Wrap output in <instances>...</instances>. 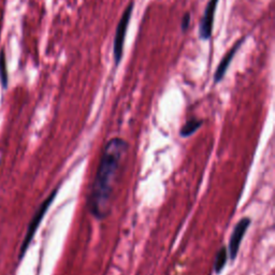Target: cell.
<instances>
[{"label":"cell","instance_id":"1","mask_svg":"<svg viewBox=\"0 0 275 275\" xmlns=\"http://www.w3.org/2000/svg\"><path fill=\"white\" fill-rule=\"evenodd\" d=\"M127 152L128 143L122 138H112L103 146L88 197L89 212L99 220L104 219L111 212L114 189Z\"/></svg>","mask_w":275,"mask_h":275},{"label":"cell","instance_id":"2","mask_svg":"<svg viewBox=\"0 0 275 275\" xmlns=\"http://www.w3.org/2000/svg\"><path fill=\"white\" fill-rule=\"evenodd\" d=\"M57 193H58V187L53 190V192L49 195V197L43 201V202L41 203L39 209L36 211L35 215L33 216V218H31L30 223L28 225V229H27V232L25 235V238H24V241L22 243V246H20L19 259H22L25 256V254H26V251H27V249H28V247L30 245L31 241H33V239H34V237L36 235V232H37V230H38V228H39V226L41 224L42 219H43V217L45 216L48 210L50 209V207L53 203V201L55 200V198L57 196Z\"/></svg>","mask_w":275,"mask_h":275},{"label":"cell","instance_id":"3","mask_svg":"<svg viewBox=\"0 0 275 275\" xmlns=\"http://www.w3.org/2000/svg\"><path fill=\"white\" fill-rule=\"evenodd\" d=\"M133 8H134V4L132 2L126 7L125 11L122 14L120 22L118 24V28H116V31H115V37H114V42H113V57H114V62L116 67L120 65L123 59L126 35H127V30H128L132 12H133Z\"/></svg>","mask_w":275,"mask_h":275},{"label":"cell","instance_id":"4","mask_svg":"<svg viewBox=\"0 0 275 275\" xmlns=\"http://www.w3.org/2000/svg\"><path fill=\"white\" fill-rule=\"evenodd\" d=\"M251 220L249 217H243L238 221V224L235 226L234 231H232L230 240H229V245H228V255L231 260H235L239 254L241 242L244 239V236L246 234V231L248 227L250 226Z\"/></svg>","mask_w":275,"mask_h":275},{"label":"cell","instance_id":"5","mask_svg":"<svg viewBox=\"0 0 275 275\" xmlns=\"http://www.w3.org/2000/svg\"><path fill=\"white\" fill-rule=\"evenodd\" d=\"M219 0H210L208 3L202 18H201L199 26V38L203 41L209 40L212 37L213 25H214V16L216 12V8Z\"/></svg>","mask_w":275,"mask_h":275},{"label":"cell","instance_id":"6","mask_svg":"<svg viewBox=\"0 0 275 275\" xmlns=\"http://www.w3.org/2000/svg\"><path fill=\"white\" fill-rule=\"evenodd\" d=\"M245 39H246V37H242L241 39H239L236 42V44L229 50V52L223 57V59L220 60L219 65H218V67H217V69H216V71L214 73V83L215 84H218L219 82H221L224 80L226 73H227V71L229 69L230 63L232 62V59L235 58L238 50L242 47L243 43H244Z\"/></svg>","mask_w":275,"mask_h":275},{"label":"cell","instance_id":"7","mask_svg":"<svg viewBox=\"0 0 275 275\" xmlns=\"http://www.w3.org/2000/svg\"><path fill=\"white\" fill-rule=\"evenodd\" d=\"M203 125V121L199 120V119H190L188 120L179 130V135L183 138H187L189 135L194 134L198 129L201 128V126Z\"/></svg>","mask_w":275,"mask_h":275},{"label":"cell","instance_id":"8","mask_svg":"<svg viewBox=\"0 0 275 275\" xmlns=\"http://www.w3.org/2000/svg\"><path fill=\"white\" fill-rule=\"evenodd\" d=\"M228 256H229L228 249L225 246L220 247V249L216 253L215 260H214V271L216 274H220L221 272H223L224 268L226 267V264H227Z\"/></svg>","mask_w":275,"mask_h":275},{"label":"cell","instance_id":"9","mask_svg":"<svg viewBox=\"0 0 275 275\" xmlns=\"http://www.w3.org/2000/svg\"><path fill=\"white\" fill-rule=\"evenodd\" d=\"M0 79H2L3 86L6 88L8 85V70H7V61L5 52L3 51L0 54Z\"/></svg>","mask_w":275,"mask_h":275},{"label":"cell","instance_id":"10","mask_svg":"<svg viewBox=\"0 0 275 275\" xmlns=\"http://www.w3.org/2000/svg\"><path fill=\"white\" fill-rule=\"evenodd\" d=\"M190 20H192V17H190V13L189 12L185 13V15L182 18V22H181V29H182L183 33H186V31L188 30L189 25H190Z\"/></svg>","mask_w":275,"mask_h":275}]
</instances>
